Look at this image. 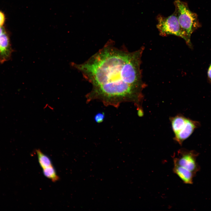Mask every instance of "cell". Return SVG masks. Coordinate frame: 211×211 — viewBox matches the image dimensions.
<instances>
[{
  "label": "cell",
  "mask_w": 211,
  "mask_h": 211,
  "mask_svg": "<svg viewBox=\"0 0 211 211\" xmlns=\"http://www.w3.org/2000/svg\"><path fill=\"white\" fill-rule=\"evenodd\" d=\"M143 50L142 47L129 52L116 47L110 40L84 62L71 63L92 85L86 96L87 102L96 100L106 106L118 108L122 103L131 102L138 110H142V91L145 87L140 69Z\"/></svg>",
  "instance_id": "1"
},
{
  "label": "cell",
  "mask_w": 211,
  "mask_h": 211,
  "mask_svg": "<svg viewBox=\"0 0 211 211\" xmlns=\"http://www.w3.org/2000/svg\"><path fill=\"white\" fill-rule=\"evenodd\" d=\"M174 12L179 24L190 39L192 33L201 26L196 13L189 9L187 3L181 0H174Z\"/></svg>",
  "instance_id": "2"
},
{
  "label": "cell",
  "mask_w": 211,
  "mask_h": 211,
  "mask_svg": "<svg viewBox=\"0 0 211 211\" xmlns=\"http://www.w3.org/2000/svg\"><path fill=\"white\" fill-rule=\"evenodd\" d=\"M156 25L159 33L162 36L173 35L183 39L190 47H192L190 39L181 27L175 12L168 17L159 14L157 16Z\"/></svg>",
  "instance_id": "3"
},
{
  "label": "cell",
  "mask_w": 211,
  "mask_h": 211,
  "mask_svg": "<svg viewBox=\"0 0 211 211\" xmlns=\"http://www.w3.org/2000/svg\"><path fill=\"white\" fill-rule=\"evenodd\" d=\"M198 155L195 151L181 149L178 151L177 156L173 157V164L183 167L195 174L199 170L196 161Z\"/></svg>",
  "instance_id": "4"
},
{
  "label": "cell",
  "mask_w": 211,
  "mask_h": 211,
  "mask_svg": "<svg viewBox=\"0 0 211 211\" xmlns=\"http://www.w3.org/2000/svg\"><path fill=\"white\" fill-rule=\"evenodd\" d=\"M196 122L188 119L183 128L177 133L174 135V139L180 145L192 134L197 127Z\"/></svg>",
  "instance_id": "5"
},
{
  "label": "cell",
  "mask_w": 211,
  "mask_h": 211,
  "mask_svg": "<svg viewBox=\"0 0 211 211\" xmlns=\"http://www.w3.org/2000/svg\"><path fill=\"white\" fill-rule=\"evenodd\" d=\"M11 53L9 38L4 32L0 36V61L3 62L6 61L9 58Z\"/></svg>",
  "instance_id": "6"
},
{
  "label": "cell",
  "mask_w": 211,
  "mask_h": 211,
  "mask_svg": "<svg viewBox=\"0 0 211 211\" xmlns=\"http://www.w3.org/2000/svg\"><path fill=\"white\" fill-rule=\"evenodd\" d=\"M173 171V172L179 177L183 183L188 184H193V178L195 174L192 172L175 164H174Z\"/></svg>",
  "instance_id": "7"
},
{
  "label": "cell",
  "mask_w": 211,
  "mask_h": 211,
  "mask_svg": "<svg viewBox=\"0 0 211 211\" xmlns=\"http://www.w3.org/2000/svg\"><path fill=\"white\" fill-rule=\"evenodd\" d=\"M188 119L181 115L170 118L172 129L174 135L179 132L184 127Z\"/></svg>",
  "instance_id": "8"
},
{
  "label": "cell",
  "mask_w": 211,
  "mask_h": 211,
  "mask_svg": "<svg viewBox=\"0 0 211 211\" xmlns=\"http://www.w3.org/2000/svg\"><path fill=\"white\" fill-rule=\"evenodd\" d=\"M36 152L39 163L42 169L53 165L49 157L42 153L40 149H36Z\"/></svg>",
  "instance_id": "9"
},
{
  "label": "cell",
  "mask_w": 211,
  "mask_h": 211,
  "mask_svg": "<svg viewBox=\"0 0 211 211\" xmlns=\"http://www.w3.org/2000/svg\"><path fill=\"white\" fill-rule=\"evenodd\" d=\"M42 171L44 176L53 182H55L59 179V177L53 165L42 169Z\"/></svg>",
  "instance_id": "10"
},
{
  "label": "cell",
  "mask_w": 211,
  "mask_h": 211,
  "mask_svg": "<svg viewBox=\"0 0 211 211\" xmlns=\"http://www.w3.org/2000/svg\"><path fill=\"white\" fill-rule=\"evenodd\" d=\"M105 117V115L104 113L99 112L95 115L94 118L96 122L99 123L103 121Z\"/></svg>",
  "instance_id": "11"
},
{
  "label": "cell",
  "mask_w": 211,
  "mask_h": 211,
  "mask_svg": "<svg viewBox=\"0 0 211 211\" xmlns=\"http://www.w3.org/2000/svg\"><path fill=\"white\" fill-rule=\"evenodd\" d=\"M5 19V16L4 14L0 11V27H1L4 24Z\"/></svg>",
  "instance_id": "12"
},
{
  "label": "cell",
  "mask_w": 211,
  "mask_h": 211,
  "mask_svg": "<svg viewBox=\"0 0 211 211\" xmlns=\"http://www.w3.org/2000/svg\"><path fill=\"white\" fill-rule=\"evenodd\" d=\"M207 76L209 80L211 81V63L207 70Z\"/></svg>",
  "instance_id": "13"
},
{
  "label": "cell",
  "mask_w": 211,
  "mask_h": 211,
  "mask_svg": "<svg viewBox=\"0 0 211 211\" xmlns=\"http://www.w3.org/2000/svg\"><path fill=\"white\" fill-rule=\"evenodd\" d=\"M4 32H5L4 30L1 27H0V36Z\"/></svg>",
  "instance_id": "14"
}]
</instances>
